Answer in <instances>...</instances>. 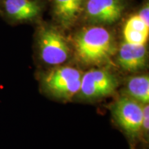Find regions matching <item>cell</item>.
I'll return each instance as SVG.
<instances>
[{
    "mask_svg": "<svg viewBox=\"0 0 149 149\" xmlns=\"http://www.w3.org/2000/svg\"><path fill=\"white\" fill-rule=\"evenodd\" d=\"M74 46L77 59L87 65L107 62L115 51L111 33L100 26L83 29L74 38Z\"/></svg>",
    "mask_w": 149,
    "mask_h": 149,
    "instance_id": "cell-1",
    "label": "cell"
},
{
    "mask_svg": "<svg viewBox=\"0 0 149 149\" xmlns=\"http://www.w3.org/2000/svg\"><path fill=\"white\" fill-rule=\"evenodd\" d=\"M81 77V72L77 68L57 67L46 74L44 78V85L56 97L69 100L79 93Z\"/></svg>",
    "mask_w": 149,
    "mask_h": 149,
    "instance_id": "cell-2",
    "label": "cell"
},
{
    "mask_svg": "<svg viewBox=\"0 0 149 149\" xmlns=\"http://www.w3.org/2000/svg\"><path fill=\"white\" fill-rule=\"evenodd\" d=\"M37 38L40 56L46 64L56 66L68 59L70 51L68 43L57 29L44 28L39 32Z\"/></svg>",
    "mask_w": 149,
    "mask_h": 149,
    "instance_id": "cell-3",
    "label": "cell"
},
{
    "mask_svg": "<svg viewBox=\"0 0 149 149\" xmlns=\"http://www.w3.org/2000/svg\"><path fill=\"white\" fill-rule=\"evenodd\" d=\"M113 117L129 136L135 137L141 131L143 104L129 97L119 98L112 108Z\"/></svg>",
    "mask_w": 149,
    "mask_h": 149,
    "instance_id": "cell-4",
    "label": "cell"
},
{
    "mask_svg": "<svg viewBox=\"0 0 149 149\" xmlns=\"http://www.w3.org/2000/svg\"><path fill=\"white\" fill-rule=\"evenodd\" d=\"M118 81L111 72L104 69H91L81 77L79 93L84 99H98L111 95Z\"/></svg>",
    "mask_w": 149,
    "mask_h": 149,
    "instance_id": "cell-5",
    "label": "cell"
},
{
    "mask_svg": "<svg viewBox=\"0 0 149 149\" xmlns=\"http://www.w3.org/2000/svg\"><path fill=\"white\" fill-rule=\"evenodd\" d=\"M123 10L120 0H88L86 5L88 18L99 24L115 23L121 17Z\"/></svg>",
    "mask_w": 149,
    "mask_h": 149,
    "instance_id": "cell-6",
    "label": "cell"
},
{
    "mask_svg": "<svg viewBox=\"0 0 149 149\" xmlns=\"http://www.w3.org/2000/svg\"><path fill=\"white\" fill-rule=\"evenodd\" d=\"M0 3L1 13L13 22L31 21L41 12L40 3L37 0H3Z\"/></svg>",
    "mask_w": 149,
    "mask_h": 149,
    "instance_id": "cell-7",
    "label": "cell"
},
{
    "mask_svg": "<svg viewBox=\"0 0 149 149\" xmlns=\"http://www.w3.org/2000/svg\"><path fill=\"white\" fill-rule=\"evenodd\" d=\"M118 62L123 69L128 72L143 69L147 62L146 45L134 46L123 43L119 51Z\"/></svg>",
    "mask_w": 149,
    "mask_h": 149,
    "instance_id": "cell-8",
    "label": "cell"
},
{
    "mask_svg": "<svg viewBox=\"0 0 149 149\" xmlns=\"http://www.w3.org/2000/svg\"><path fill=\"white\" fill-rule=\"evenodd\" d=\"M84 3V0H53L55 17L64 27L71 26L83 10Z\"/></svg>",
    "mask_w": 149,
    "mask_h": 149,
    "instance_id": "cell-9",
    "label": "cell"
},
{
    "mask_svg": "<svg viewBox=\"0 0 149 149\" xmlns=\"http://www.w3.org/2000/svg\"><path fill=\"white\" fill-rule=\"evenodd\" d=\"M126 91L129 97L141 104L149 102V77L148 75H138L130 78L127 81Z\"/></svg>",
    "mask_w": 149,
    "mask_h": 149,
    "instance_id": "cell-10",
    "label": "cell"
},
{
    "mask_svg": "<svg viewBox=\"0 0 149 149\" xmlns=\"http://www.w3.org/2000/svg\"><path fill=\"white\" fill-rule=\"evenodd\" d=\"M124 37L125 42L134 46L146 45L148 35L124 27Z\"/></svg>",
    "mask_w": 149,
    "mask_h": 149,
    "instance_id": "cell-11",
    "label": "cell"
},
{
    "mask_svg": "<svg viewBox=\"0 0 149 149\" xmlns=\"http://www.w3.org/2000/svg\"><path fill=\"white\" fill-rule=\"evenodd\" d=\"M124 27L149 35V26L146 25L138 15H135L128 19Z\"/></svg>",
    "mask_w": 149,
    "mask_h": 149,
    "instance_id": "cell-12",
    "label": "cell"
},
{
    "mask_svg": "<svg viewBox=\"0 0 149 149\" xmlns=\"http://www.w3.org/2000/svg\"><path fill=\"white\" fill-rule=\"evenodd\" d=\"M149 129V106L148 104L143 105V117L141 132L144 133L146 137H148Z\"/></svg>",
    "mask_w": 149,
    "mask_h": 149,
    "instance_id": "cell-13",
    "label": "cell"
},
{
    "mask_svg": "<svg viewBox=\"0 0 149 149\" xmlns=\"http://www.w3.org/2000/svg\"><path fill=\"white\" fill-rule=\"evenodd\" d=\"M138 15L142 19V21L146 24V25L149 26V7L148 3L141 8Z\"/></svg>",
    "mask_w": 149,
    "mask_h": 149,
    "instance_id": "cell-14",
    "label": "cell"
},
{
    "mask_svg": "<svg viewBox=\"0 0 149 149\" xmlns=\"http://www.w3.org/2000/svg\"><path fill=\"white\" fill-rule=\"evenodd\" d=\"M2 1H3V0H0V3H1Z\"/></svg>",
    "mask_w": 149,
    "mask_h": 149,
    "instance_id": "cell-15",
    "label": "cell"
}]
</instances>
